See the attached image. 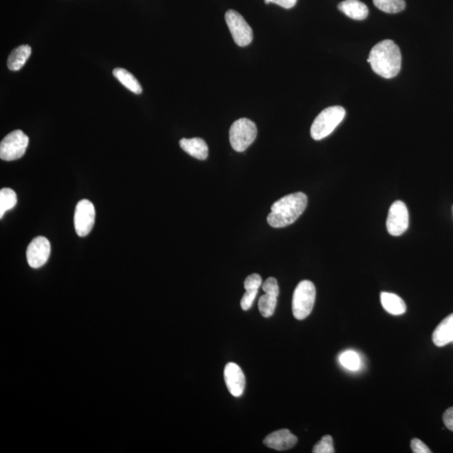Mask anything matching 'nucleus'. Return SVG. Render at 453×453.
Segmentation results:
<instances>
[{
  "label": "nucleus",
  "mask_w": 453,
  "mask_h": 453,
  "mask_svg": "<svg viewBox=\"0 0 453 453\" xmlns=\"http://www.w3.org/2000/svg\"><path fill=\"white\" fill-rule=\"evenodd\" d=\"M224 380L228 391L234 397H239L245 388V376L241 367L234 363H228L224 368Z\"/></svg>",
  "instance_id": "9b49d317"
},
{
  "label": "nucleus",
  "mask_w": 453,
  "mask_h": 453,
  "mask_svg": "<svg viewBox=\"0 0 453 453\" xmlns=\"http://www.w3.org/2000/svg\"><path fill=\"white\" fill-rule=\"evenodd\" d=\"M258 290L255 289H247L245 294L241 300V307L243 311H248L254 303V300L258 294Z\"/></svg>",
  "instance_id": "b1692460"
},
{
  "label": "nucleus",
  "mask_w": 453,
  "mask_h": 453,
  "mask_svg": "<svg viewBox=\"0 0 453 453\" xmlns=\"http://www.w3.org/2000/svg\"><path fill=\"white\" fill-rule=\"evenodd\" d=\"M409 212L406 205L401 201H395L391 205L388 214L386 228L392 236H401L408 230Z\"/></svg>",
  "instance_id": "6e6552de"
},
{
  "label": "nucleus",
  "mask_w": 453,
  "mask_h": 453,
  "mask_svg": "<svg viewBox=\"0 0 453 453\" xmlns=\"http://www.w3.org/2000/svg\"><path fill=\"white\" fill-rule=\"evenodd\" d=\"M380 300L384 310L390 314L399 316L405 313L406 305L404 300L393 293L382 292Z\"/></svg>",
  "instance_id": "f3484780"
},
{
  "label": "nucleus",
  "mask_w": 453,
  "mask_h": 453,
  "mask_svg": "<svg viewBox=\"0 0 453 453\" xmlns=\"http://www.w3.org/2000/svg\"><path fill=\"white\" fill-rule=\"evenodd\" d=\"M269 1L285 8V9H291V8L296 5L298 0H269Z\"/></svg>",
  "instance_id": "c85d7f7f"
},
{
  "label": "nucleus",
  "mask_w": 453,
  "mask_h": 453,
  "mask_svg": "<svg viewBox=\"0 0 453 453\" xmlns=\"http://www.w3.org/2000/svg\"><path fill=\"white\" fill-rule=\"evenodd\" d=\"M340 363L349 371H357L360 367V359L355 352L347 351L340 356Z\"/></svg>",
  "instance_id": "4be33fe9"
},
{
  "label": "nucleus",
  "mask_w": 453,
  "mask_h": 453,
  "mask_svg": "<svg viewBox=\"0 0 453 453\" xmlns=\"http://www.w3.org/2000/svg\"><path fill=\"white\" fill-rule=\"evenodd\" d=\"M312 452L314 453H334L332 437L329 435L323 437L322 440L318 441V444L313 448Z\"/></svg>",
  "instance_id": "5701e85b"
},
{
  "label": "nucleus",
  "mask_w": 453,
  "mask_h": 453,
  "mask_svg": "<svg viewBox=\"0 0 453 453\" xmlns=\"http://www.w3.org/2000/svg\"><path fill=\"white\" fill-rule=\"evenodd\" d=\"M225 21L236 44L243 47L252 43L253 30L241 14L234 10H228Z\"/></svg>",
  "instance_id": "0eeeda50"
},
{
  "label": "nucleus",
  "mask_w": 453,
  "mask_h": 453,
  "mask_svg": "<svg viewBox=\"0 0 453 453\" xmlns=\"http://www.w3.org/2000/svg\"><path fill=\"white\" fill-rule=\"evenodd\" d=\"M257 132L256 124L253 121L245 118L236 120L230 131L232 148L237 152L246 151L256 139Z\"/></svg>",
  "instance_id": "39448f33"
},
{
  "label": "nucleus",
  "mask_w": 453,
  "mask_h": 453,
  "mask_svg": "<svg viewBox=\"0 0 453 453\" xmlns=\"http://www.w3.org/2000/svg\"><path fill=\"white\" fill-rule=\"evenodd\" d=\"M316 300V287L310 280L298 285L292 298V312L296 319L304 320L311 314Z\"/></svg>",
  "instance_id": "20e7f679"
},
{
  "label": "nucleus",
  "mask_w": 453,
  "mask_h": 453,
  "mask_svg": "<svg viewBox=\"0 0 453 453\" xmlns=\"http://www.w3.org/2000/svg\"><path fill=\"white\" fill-rule=\"evenodd\" d=\"M51 243L47 238L39 236L30 242L26 250V258L30 267L38 269L47 262L51 254Z\"/></svg>",
  "instance_id": "9d476101"
},
{
  "label": "nucleus",
  "mask_w": 453,
  "mask_h": 453,
  "mask_svg": "<svg viewBox=\"0 0 453 453\" xmlns=\"http://www.w3.org/2000/svg\"><path fill=\"white\" fill-rule=\"evenodd\" d=\"M114 77L120 81L121 85H123L126 89L135 94H140L142 93V87L140 86L138 80L135 78V76L131 74L124 68H115L113 71Z\"/></svg>",
  "instance_id": "a211bd4d"
},
{
  "label": "nucleus",
  "mask_w": 453,
  "mask_h": 453,
  "mask_svg": "<svg viewBox=\"0 0 453 453\" xmlns=\"http://www.w3.org/2000/svg\"><path fill=\"white\" fill-rule=\"evenodd\" d=\"M262 284V279L260 275L258 274H252V275L249 276L246 278L245 280V289H255V290H258Z\"/></svg>",
  "instance_id": "a878e982"
},
{
  "label": "nucleus",
  "mask_w": 453,
  "mask_h": 453,
  "mask_svg": "<svg viewBox=\"0 0 453 453\" xmlns=\"http://www.w3.org/2000/svg\"><path fill=\"white\" fill-rule=\"evenodd\" d=\"M307 206V197L303 192L289 194L272 206L267 218L270 226L276 228L291 225L302 214Z\"/></svg>",
  "instance_id": "f03ea898"
},
{
  "label": "nucleus",
  "mask_w": 453,
  "mask_h": 453,
  "mask_svg": "<svg viewBox=\"0 0 453 453\" xmlns=\"http://www.w3.org/2000/svg\"><path fill=\"white\" fill-rule=\"evenodd\" d=\"M410 448L414 453H431L432 451L426 445L417 439L411 440Z\"/></svg>",
  "instance_id": "bb28decb"
},
{
  "label": "nucleus",
  "mask_w": 453,
  "mask_h": 453,
  "mask_svg": "<svg viewBox=\"0 0 453 453\" xmlns=\"http://www.w3.org/2000/svg\"><path fill=\"white\" fill-rule=\"evenodd\" d=\"M443 421L447 428L453 432V407L445 411L443 415Z\"/></svg>",
  "instance_id": "cd10ccee"
},
{
  "label": "nucleus",
  "mask_w": 453,
  "mask_h": 453,
  "mask_svg": "<svg viewBox=\"0 0 453 453\" xmlns=\"http://www.w3.org/2000/svg\"><path fill=\"white\" fill-rule=\"evenodd\" d=\"M262 289L265 293H269V294H273L277 296L280 294L279 285H278L276 278L274 277L268 278L265 281V283L263 284Z\"/></svg>",
  "instance_id": "393cba45"
},
{
  "label": "nucleus",
  "mask_w": 453,
  "mask_h": 453,
  "mask_svg": "<svg viewBox=\"0 0 453 453\" xmlns=\"http://www.w3.org/2000/svg\"><path fill=\"white\" fill-rule=\"evenodd\" d=\"M373 1L379 10L389 14L401 12L406 8L405 0H373Z\"/></svg>",
  "instance_id": "412c9836"
},
{
  "label": "nucleus",
  "mask_w": 453,
  "mask_h": 453,
  "mask_svg": "<svg viewBox=\"0 0 453 453\" xmlns=\"http://www.w3.org/2000/svg\"><path fill=\"white\" fill-rule=\"evenodd\" d=\"M32 55V48L28 45H22L14 49L8 58L7 66L10 71L21 70Z\"/></svg>",
  "instance_id": "dca6fc26"
},
{
  "label": "nucleus",
  "mask_w": 453,
  "mask_h": 453,
  "mask_svg": "<svg viewBox=\"0 0 453 453\" xmlns=\"http://www.w3.org/2000/svg\"><path fill=\"white\" fill-rule=\"evenodd\" d=\"M338 8L341 12L353 20L363 21L368 15L367 5L360 0H345L341 2Z\"/></svg>",
  "instance_id": "4468645a"
},
{
  "label": "nucleus",
  "mask_w": 453,
  "mask_h": 453,
  "mask_svg": "<svg viewBox=\"0 0 453 453\" xmlns=\"http://www.w3.org/2000/svg\"><path fill=\"white\" fill-rule=\"evenodd\" d=\"M29 144V137L21 131L10 133L0 144V158L3 161H15L25 155Z\"/></svg>",
  "instance_id": "423d86ee"
},
{
  "label": "nucleus",
  "mask_w": 453,
  "mask_h": 453,
  "mask_svg": "<svg viewBox=\"0 0 453 453\" xmlns=\"http://www.w3.org/2000/svg\"><path fill=\"white\" fill-rule=\"evenodd\" d=\"M346 111L341 106L329 107L320 113L311 128V138L321 140L332 134L344 120Z\"/></svg>",
  "instance_id": "7ed1b4c3"
},
{
  "label": "nucleus",
  "mask_w": 453,
  "mask_h": 453,
  "mask_svg": "<svg viewBox=\"0 0 453 453\" xmlns=\"http://www.w3.org/2000/svg\"><path fill=\"white\" fill-rule=\"evenodd\" d=\"M367 62L371 64L373 71L380 77H397L401 69V50L393 41H380L372 48Z\"/></svg>",
  "instance_id": "f257e3e1"
},
{
  "label": "nucleus",
  "mask_w": 453,
  "mask_h": 453,
  "mask_svg": "<svg viewBox=\"0 0 453 453\" xmlns=\"http://www.w3.org/2000/svg\"><path fill=\"white\" fill-rule=\"evenodd\" d=\"M298 443V437L288 429L279 430L265 437L264 444L266 447L277 451L288 450Z\"/></svg>",
  "instance_id": "f8f14e48"
},
{
  "label": "nucleus",
  "mask_w": 453,
  "mask_h": 453,
  "mask_svg": "<svg viewBox=\"0 0 453 453\" xmlns=\"http://www.w3.org/2000/svg\"><path fill=\"white\" fill-rule=\"evenodd\" d=\"M95 208L89 200L79 201L76 207L74 225L76 233L79 237H85L92 231L95 223Z\"/></svg>",
  "instance_id": "1a4fd4ad"
},
{
  "label": "nucleus",
  "mask_w": 453,
  "mask_h": 453,
  "mask_svg": "<svg viewBox=\"0 0 453 453\" xmlns=\"http://www.w3.org/2000/svg\"><path fill=\"white\" fill-rule=\"evenodd\" d=\"M17 204V196L14 190L3 188L0 191V219L7 211L11 210Z\"/></svg>",
  "instance_id": "6ab92c4d"
},
{
  "label": "nucleus",
  "mask_w": 453,
  "mask_h": 453,
  "mask_svg": "<svg viewBox=\"0 0 453 453\" xmlns=\"http://www.w3.org/2000/svg\"><path fill=\"white\" fill-rule=\"evenodd\" d=\"M277 296L269 294V293H265V295L261 296L258 306L263 317L270 318L273 316L277 305Z\"/></svg>",
  "instance_id": "aec40b11"
},
{
  "label": "nucleus",
  "mask_w": 453,
  "mask_h": 453,
  "mask_svg": "<svg viewBox=\"0 0 453 453\" xmlns=\"http://www.w3.org/2000/svg\"><path fill=\"white\" fill-rule=\"evenodd\" d=\"M180 146L182 150L194 158L201 159V161L208 158V147L203 139H181Z\"/></svg>",
  "instance_id": "2eb2a0df"
},
{
  "label": "nucleus",
  "mask_w": 453,
  "mask_h": 453,
  "mask_svg": "<svg viewBox=\"0 0 453 453\" xmlns=\"http://www.w3.org/2000/svg\"><path fill=\"white\" fill-rule=\"evenodd\" d=\"M432 341L437 347H443L453 342V313L437 327L432 334Z\"/></svg>",
  "instance_id": "ddd939ff"
}]
</instances>
